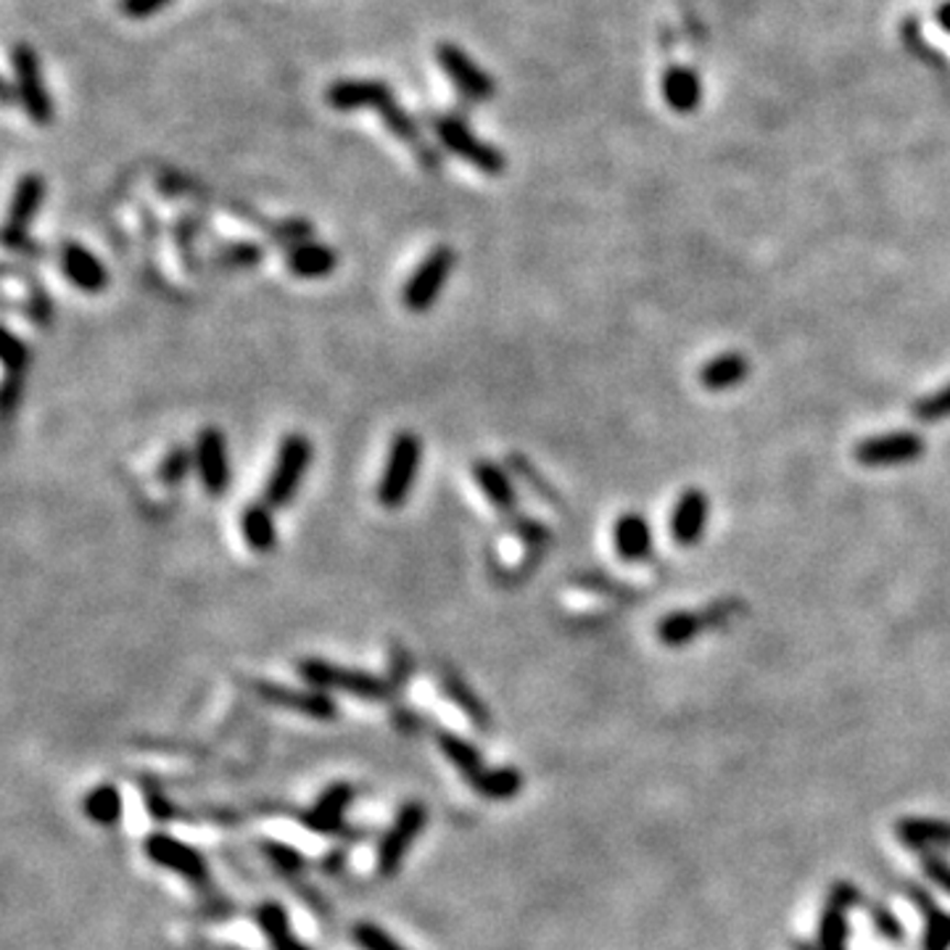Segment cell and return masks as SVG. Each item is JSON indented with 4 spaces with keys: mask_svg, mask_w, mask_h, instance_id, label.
I'll return each instance as SVG.
<instances>
[{
    "mask_svg": "<svg viewBox=\"0 0 950 950\" xmlns=\"http://www.w3.org/2000/svg\"><path fill=\"white\" fill-rule=\"evenodd\" d=\"M241 534L245 547L256 555H270L277 547V526H275V510L267 502L245 504L241 513Z\"/></svg>",
    "mask_w": 950,
    "mask_h": 950,
    "instance_id": "7402d4cb",
    "label": "cell"
},
{
    "mask_svg": "<svg viewBox=\"0 0 950 950\" xmlns=\"http://www.w3.org/2000/svg\"><path fill=\"white\" fill-rule=\"evenodd\" d=\"M938 24L946 32H950V0H948V3H942L940 9H938Z\"/></svg>",
    "mask_w": 950,
    "mask_h": 950,
    "instance_id": "f907efd6",
    "label": "cell"
},
{
    "mask_svg": "<svg viewBox=\"0 0 950 950\" xmlns=\"http://www.w3.org/2000/svg\"><path fill=\"white\" fill-rule=\"evenodd\" d=\"M663 98H666L670 111H676V114H692L702 98L700 77L692 69L674 66L663 77Z\"/></svg>",
    "mask_w": 950,
    "mask_h": 950,
    "instance_id": "484cf974",
    "label": "cell"
},
{
    "mask_svg": "<svg viewBox=\"0 0 950 950\" xmlns=\"http://www.w3.org/2000/svg\"><path fill=\"white\" fill-rule=\"evenodd\" d=\"M702 626H706V621L697 613H670L657 626V636L668 647H681V644L692 642Z\"/></svg>",
    "mask_w": 950,
    "mask_h": 950,
    "instance_id": "1f68e13d",
    "label": "cell"
},
{
    "mask_svg": "<svg viewBox=\"0 0 950 950\" xmlns=\"http://www.w3.org/2000/svg\"><path fill=\"white\" fill-rule=\"evenodd\" d=\"M708 515L710 502L706 491H684L674 504V513H670V536H674V542H679L681 547H692V544L700 542L702 534H706Z\"/></svg>",
    "mask_w": 950,
    "mask_h": 950,
    "instance_id": "e0dca14e",
    "label": "cell"
},
{
    "mask_svg": "<svg viewBox=\"0 0 950 950\" xmlns=\"http://www.w3.org/2000/svg\"><path fill=\"white\" fill-rule=\"evenodd\" d=\"M58 264H62L66 281L75 285L77 291H83V294L96 296L109 288V270H106V264L92 254L88 245L75 241L64 243Z\"/></svg>",
    "mask_w": 950,
    "mask_h": 950,
    "instance_id": "9a60e30c",
    "label": "cell"
},
{
    "mask_svg": "<svg viewBox=\"0 0 950 950\" xmlns=\"http://www.w3.org/2000/svg\"><path fill=\"white\" fill-rule=\"evenodd\" d=\"M296 670L309 687L323 689V692H343L364 702H385L396 695L391 679H381V676L360 668L338 666V663L323 660V657H302L296 663Z\"/></svg>",
    "mask_w": 950,
    "mask_h": 950,
    "instance_id": "6da1fadb",
    "label": "cell"
},
{
    "mask_svg": "<svg viewBox=\"0 0 950 950\" xmlns=\"http://www.w3.org/2000/svg\"><path fill=\"white\" fill-rule=\"evenodd\" d=\"M85 816L98 827H114L124 813V800L114 784H98L83 800Z\"/></svg>",
    "mask_w": 950,
    "mask_h": 950,
    "instance_id": "f546056e",
    "label": "cell"
},
{
    "mask_svg": "<svg viewBox=\"0 0 950 950\" xmlns=\"http://www.w3.org/2000/svg\"><path fill=\"white\" fill-rule=\"evenodd\" d=\"M378 117L383 119V128L389 130L396 141L410 145V151L417 156V162H421L425 170L430 172L438 170L441 156H438L436 149H430V143L423 138V130L421 124H417V119L412 117L410 111L396 101V98H391L389 103H383L381 109H378Z\"/></svg>",
    "mask_w": 950,
    "mask_h": 950,
    "instance_id": "2e32d148",
    "label": "cell"
},
{
    "mask_svg": "<svg viewBox=\"0 0 950 950\" xmlns=\"http://www.w3.org/2000/svg\"><path fill=\"white\" fill-rule=\"evenodd\" d=\"M423 462V441L412 430H398L391 441L389 457H385L383 473L378 478L375 496L385 510H398L410 500V491L415 487L417 470Z\"/></svg>",
    "mask_w": 950,
    "mask_h": 950,
    "instance_id": "7a4b0ae2",
    "label": "cell"
},
{
    "mask_svg": "<svg viewBox=\"0 0 950 950\" xmlns=\"http://www.w3.org/2000/svg\"><path fill=\"white\" fill-rule=\"evenodd\" d=\"M468 784L478 795L487 797V800H510V797H515L523 789V774L513 766L487 768Z\"/></svg>",
    "mask_w": 950,
    "mask_h": 950,
    "instance_id": "4dcf8cb0",
    "label": "cell"
},
{
    "mask_svg": "<svg viewBox=\"0 0 950 950\" xmlns=\"http://www.w3.org/2000/svg\"><path fill=\"white\" fill-rule=\"evenodd\" d=\"M515 531L523 536V539L536 544V542H547V528L539 526L536 521H517Z\"/></svg>",
    "mask_w": 950,
    "mask_h": 950,
    "instance_id": "c3c4849f",
    "label": "cell"
},
{
    "mask_svg": "<svg viewBox=\"0 0 950 950\" xmlns=\"http://www.w3.org/2000/svg\"><path fill=\"white\" fill-rule=\"evenodd\" d=\"M351 940H354V946L360 950H410L407 946H402L394 935L385 932L383 927L373 925V921H357V925L351 927Z\"/></svg>",
    "mask_w": 950,
    "mask_h": 950,
    "instance_id": "836d02e7",
    "label": "cell"
},
{
    "mask_svg": "<svg viewBox=\"0 0 950 950\" xmlns=\"http://www.w3.org/2000/svg\"><path fill=\"white\" fill-rule=\"evenodd\" d=\"M473 478L478 489L483 491V496L500 510L502 515H513L517 510V491L515 481L510 476L507 468H502L494 460H476L473 462Z\"/></svg>",
    "mask_w": 950,
    "mask_h": 950,
    "instance_id": "ffe728a7",
    "label": "cell"
},
{
    "mask_svg": "<svg viewBox=\"0 0 950 950\" xmlns=\"http://www.w3.org/2000/svg\"><path fill=\"white\" fill-rule=\"evenodd\" d=\"M26 362H30V349L13 330H3V368L6 375H22Z\"/></svg>",
    "mask_w": 950,
    "mask_h": 950,
    "instance_id": "8d00e7d4",
    "label": "cell"
},
{
    "mask_svg": "<svg viewBox=\"0 0 950 950\" xmlns=\"http://www.w3.org/2000/svg\"><path fill=\"white\" fill-rule=\"evenodd\" d=\"M914 415L925 423L946 421V417H950V385L940 389L938 394L919 398V402L914 404Z\"/></svg>",
    "mask_w": 950,
    "mask_h": 950,
    "instance_id": "f35d334b",
    "label": "cell"
},
{
    "mask_svg": "<svg viewBox=\"0 0 950 950\" xmlns=\"http://www.w3.org/2000/svg\"><path fill=\"white\" fill-rule=\"evenodd\" d=\"M866 906H869V914H872L876 929H880V932L885 935L887 940H895V942L903 940V925H900L898 916H895L893 911H887L882 903H866Z\"/></svg>",
    "mask_w": 950,
    "mask_h": 950,
    "instance_id": "b9f144b4",
    "label": "cell"
},
{
    "mask_svg": "<svg viewBox=\"0 0 950 950\" xmlns=\"http://www.w3.org/2000/svg\"><path fill=\"white\" fill-rule=\"evenodd\" d=\"M351 800H354V787H351V784L347 782L330 784V787L317 797L315 806L302 816L304 827L317 834L343 832V816H347V808Z\"/></svg>",
    "mask_w": 950,
    "mask_h": 950,
    "instance_id": "ac0fdd59",
    "label": "cell"
},
{
    "mask_svg": "<svg viewBox=\"0 0 950 950\" xmlns=\"http://www.w3.org/2000/svg\"><path fill=\"white\" fill-rule=\"evenodd\" d=\"M262 256H264V249L254 243L225 245V249L219 251V262L232 264V267H251V264L262 262Z\"/></svg>",
    "mask_w": 950,
    "mask_h": 950,
    "instance_id": "ab89813d",
    "label": "cell"
},
{
    "mask_svg": "<svg viewBox=\"0 0 950 950\" xmlns=\"http://www.w3.org/2000/svg\"><path fill=\"white\" fill-rule=\"evenodd\" d=\"M394 96V90H391V85L385 83V79H336V83L328 85V90H325V103L330 106L334 111H341V114H349V111H364V109H373L378 114V109H381L383 103H389Z\"/></svg>",
    "mask_w": 950,
    "mask_h": 950,
    "instance_id": "5bb4252c",
    "label": "cell"
},
{
    "mask_svg": "<svg viewBox=\"0 0 950 950\" xmlns=\"http://www.w3.org/2000/svg\"><path fill=\"white\" fill-rule=\"evenodd\" d=\"M249 689L254 692L256 700L283 710H294V713L307 716L312 721H334L338 716V706L334 702V697L323 692V689H315V687L296 689V687H288V684L264 681V679H254L249 684Z\"/></svg>",
    "mask_w": 950,
    "mask_h": 950,
    "instance_id": "30bf717a",
    "label": "cell"
},
{
    "mask_svg": "<svg viewBox=\"0 0 950 950\" xmlns=\"http://www.w3.org/2000/svg\"><path fill=\"white\" fill-rule=\"evenodd\" d=\"M457 254L451 245H436L428 256L417 264L410 281L402 288V302L410 312H428L441 296L444 285L449 283L451 270H455Z\"/></svg>",
    "mask_w": 950,
    "mask_h": 950,
    "instance_id": "ba28073f",
    "label": "cell"
},
{
    "mask_svg": "<svg viewBox=\"0 0 950 950\" xmlns=\"http://www.w3.org/2000/svg\"><path fill=\"white\" fill-rule=\"evenodd\" d=\"M895 837L911 850L950 848V823L938 819H900L895 823Z\"/></svg>",
    "mask_w": 950,
    "mask_h": 950,
    "instance_id": "83f0119b",
    "label": "cell"
},
{
    "mask_svg": "<svg viewBox=\"0 0 950 950\" xmlns=\"http://www.w3.org/2000/svg\"><path fill=\"white\" fill-rule=\"evenodd\" d=\"M430 130H434L438 143L444 145V151L468 162L470 167H476L481 175L500 177L504 175V170H507V156H504L494 143L478 138L462 119L451 114H434L430 117Z\"/></svg>",
    "mask_w": 950,
    "mask_h": 950,
    "instance_id": "3957f363",
    "label": "cell"
},
{
    "mask_svg": "<svg viewBox=\"0 0 950 950\" xmlns=\"http://www.w3.org/2000/svg\"><path fill=\"white\" fill-rule=\"evenodd\" d=\"M172 0H117V9L122 17L128 19H149L159 13L162 9H167Z\"/></svg>",
    "mask_w": 950,
    "mask_h": 950,
    "instance_id": "7bdbcfd3",
    "label": "cell"
},
{
    "mask_svg": "<svg viewBox=\"0 0 950 950\" xmlns=\"http://www.w3.org/2000/svg\"><path fill=\"white\" fill-rule=\"evenodd\" d=\"M615 553L626 563H644L653 557V528L647 517L640 513H626L615 521L613 528Z\"/></svg>",
    "mask_w": 950,
    "mask_h": 950,
    "instance_id": "44dd1931",
    "label": "cell"
},
{
    "mask_svg": "<svg viewBox=\"0 0 950 950\" xmlns=\"http://www.w3.org/2000/svg\"><path fill=\"white\" fill-rule=\"evenodd\" d=\"M45 201V177L37 172H26L24 177H19L17 190H13L9 217L3 225V245L6 249H22L26 243V232L30 225L35 222L40 206Z\"/></svg>",
    "mask_w": 950,
    "mask_h": 950,
    "instance_id": "8fae6325",
    "label": "cell"
},
{
    "mask_svg": "<svg viewBox=\"0 0 950 950\" xmlns=\"http://www.w3.org/2000/svg\"><path fill=\"white\" fill-rule=\"evenodd\" d=\"M143 853L156 866L167 869V872L183 876L185 882L196 885L198 889H209L211 872L201 850H196L188 842L177 840V837L154 832L143 840Z\"/></svg>",
    "mask_w": 950,
    "mask_h": 950,
    "instance_id": "52a82bcc",
    "label": "cell"
},
{
    "mask_svg": "<svg viewBox=\"0 0 950 950\" xmlns=\"http://www.w3.org/2000/svg\"><path fill=\"white\" fill-rule=\"evenodd\" d=\"M906 895L919 906L921 916H925V942H921V950H950V914L942 911L932 895L919 885H914V882L906 885Z\"/></svg>",
    "mask_w": 950,
    "mask_h": 950,
    "instance_id": "603a6c76",
    "label": "cell"
},
{
    "mask_svg": "<svg viewBox=\"0 0 950 950\" xmlns=\"http://www.w3.org/2000/svg\"><path fill=\"white\" fill-rule=\"evenodd\" d=\"M425 823H428V808H425V802L410 800L398 808L394 823L385 829L381 842H378V855H375L378 876L391 880V876L402 872V863L412 850V842L425 832Z\"/></svg>",
    "mask_w": 950,
    "mask_h": 950,
    "instance_id": "8992f818",
    "label": "cell"
},
{
    "mask_svg": "<svg viewBox=\"0 0 950 950\" xmlns=\"http://www.w3.org/2000/svg\"><path fill=\"white\" fill-rule=\"evenodd\" d=\"M921 869H925V874L929 880L935 882V885H940L946 893H950V863L942 861L940 855L925 853L921 855Z\"/></svg>",
    "mask_w": 950,
    "mask_h": 950,
    "instance_id": "ee69618b",
    "label": "cell"
},
{
    "mask_svg": "<svg viewBox=\"0 0 950 950\" xmlns=\"http://www.w3.org/2000/svg\"><path fill=\"white\" fill-rule=\"evenodd\" d=\"M196 473L201 478V487L209 496H222L230 487V455L228 438L219 428H204L196 438Z\"/></svg>",
    "mask_w": 950,
    "mask_h": 950,
    "instance_id": "4fadbf2b",
    "label": "cell"
},
{
    "mask_svg": "<svg viewBox=\"0 0 950 950\" xmlns=\"http://www.w3.org/2000/svg\"><path fill=\"white\" fill-rule=\"evenodd\" d=\"M410 668H412V660H410L407 649L396 647L394 655H391V684L396 687V692L404 687V684H407Z\"/></svg>",
    "mask_w": 950,
    "mask_h": 950,
    "instance_id": "bcb514c9",
    "label": "cell"
},
{
    "mask_svg": "<svg viewBox=\"0 0 950 950\" xmlns=\"http://www.w3.org/2000/svg\"><path fill=\"white\" fill-rule=\"evenodd\" d=\"M750 375V360L740 351H727V354L713 357L706 368L700 370V383L708 391H729L734 385L745 383Z\"/></svg>",
    "mask_w": 950,
    "mask_h": 950,
    "instance_id": "4316f807",
    "label": "cell"
},
{
    "mask_svg": "<svg viewBox=\"0 0 950 950\" xmlns=\"http://www.w3.org/2000/svg\"><path fill=\"white\" fill-rule=\"evenodd\" d=\"M338 264H341V256L330 245L315 241L291 245L288 254H285V267L298 281H323V277L334 275Z\"/></svg>",
    "mask_w": 950,
    "mask_h": 950,
    "instance_id": "d6986e66",
    "label": "cell"
},
{
    "mask_svg": "<svg viewBox=\"0 0 950 950\" xmlns=\"http://www.w3.org/2000/svg\"><path fill=\"white\" fill-rule=\"evenodd\" d=\"M190 468H196V457L190 455V449L175 447L164 457L162 465H159V478H162V483H167V487H177V483L190 473Z\"/></svg>",
    "mask_w": 950,
    "mask_h": 950,
    "instance_id": "d590c367",
    "label": "cell"
},
{
    "mask_svg": "<svg viewBox=\"0 0 950 950\" xmlns=\"http://www.w3.org/2000/svg\"><path fill=\"white\" fill-rule=\"evenodd\" d=\"M438 681H441V689L447 692L449 700L455 702V706L460 708L465 716H468V721L473 723L478 732H489L491 713H489L487 702H483L481 697L473 692V687H470V684L465 681L462 676L457 674V670H449V668L441 670Z\"/></svg>",
    "mask_w": 950,
    "mask_h": 950,
    "instance_id": "d4e9b609",
    "label": "cell"
},
{
    "mask_svg": "<svg viewBox=\"0 0 950 950\" xmlns=\"http://www.w3.org/2000/svg\"><path fill=\"white\" fill-rule=\"evenodd\" d=\"M256 925L264 932L272 950H312L307 942H302L291 932V919L283 903L264 900L256 906Z\"/></svg>",
    "mask_w": 950,
    "mask_h": 950,
    "instance_id": "cb8c5ba5",
    "label": "cell"
},
{
    "mask_svg": "<svg viewBox=\"0 0 950 950\" xmlns=\"http://www.w3.org/2000/svg\"><path fill=\"white\" fill-rule=\"evenodd\" d=\"M434 56L438 69L451 79V85H455V90L460 92L462 98L481 103L491 101V98L496 96L494 77H491L487 69H481V66L476 64V58L457 43L441 40V43L436 45Z\"/></svg>",
    "mask_w": 950,
    "mask_h": 950,
    "instance_id": "9c48e42d",
    "label": "cell"
},
{
    "mask_svg": "<svg viewBox=\"0 0 950 950\" xmlns=\"http://www.w3.org/2000/svg\"><path fill=\"white\" fill-rule=\"evenodd\" d=\"M927 451L925 438L911 430H898V434H882L863 438L855 447L853 457L866 468H895V465H906L919 460Z\"/></svg>",
    "mask_w": 950,
    "mask_h": 950,
    "instance_id": "7c38bea8",
    "label": "cell"
},
{
    "mask_svg": "<svg viewBox=\"0 0 950 950\" xmlns=\"http://www.w3.org/2000/svg\"><path fill=\"white\" fill-rule=\"evenodd\" d=\"M19 396H22V381H19V375H6L3 394H0V402H3L6 415H11L13 407H17Z\"/></svg>",
    "mask_w": 950,
    "mask_h": 950,
    "instance_id": "7dc6e473",
    "label": "cell"
},
{
    "mask_svg": "<svg viewBox=\"0 0 950 950\" xmlns=\"http://www.w3.org/2000/svg\"><path fill=\"white\" fill-rule=\"evenodd\" d=\"M829 903H832V906H840V908H845V911H850V908L859 906V903H863V898H861L859 887H853V885H850V882H837V885L832 887V893H829Z\"/></svg>",
    "mask_w": 950,
    "mask_h": 950,
    "instance_id": "f6af8a7d",
    "label": "cell"
},
{
    "mask_svg": "<svg viewBox=\"0 0 950 950\" xmlns=\"http://www.w3.org/2000/svg\"><path fill=\"white\" fill-rule=\"evenodd\" d=\"M3 101H6V106L19 103V90H17V83H13V79H6L3 83Z\"/></svg>",
    "mask_w": 950,
    "mask_h": 950,
    "instance_id": "681fc988",
    "label": "cell"
},
{
    "mask_svg": "<svg viewBox=\"0 0 950 950\" xmlns=\"http://www.w3.org/2000/svg\"><path fill=\"white\" fill-rule=\"evenodd\" d=\"M510 468H513V473L517 476V478H523V481L528 483L531 487V491H536V494L542 496V500H547V502H557V494H555V489L553 487H547V481H544V478L536 473V468L534 465H531L526 457H521V455H510Z\"/></svg>",
    "mask_w": 950,
    "mask_h": 950,
    "instance_id": "74e56055",
    "label": "cell"
},
{
    "mask_svg": "<svg viewBox=\"0 0 950 950\" xmlns=\"http://www.w3.org/2000/svg\"><path fill=\"white\" fill-rule=\"evenodd\" d=\"M262 853L267 855V861L272 863V866L277 869V872L285 874V876H288V880H294V882L298 880V876H302L304 866H307L304 855L298 853V850L285 845V842L264 840L262 842Z\"/></svg>",
    "mask_w": 950,
    "mask_h": 950,
    "instance_id": "e575fe53",
    "label": "cell"
},
{
    "mask_svg": "<svg viewBox=\"0 0 950 950\" xmlns=\"http://www.w3.org/2000/svg\"><path fill=\"white\" fill-rule=\"evenodd\" d=\"M11 64H13V83L19 90V106L26 114L30 122H35L37 128H48L53 122V98L48 88H45L43 66H40L37 51L30 43H17L11 51Z\"/></svg>",
    "mask_w": 950,
    "mask_h": 950,
    "instance_id": "5b68a950",
    "label": "cell"
},
{
    "mask_svg": "<svg viewBox=\"0 0 950 950\" xmlns=\"http://www.w3.org/2000/svg\"><path fill=\"white\" fill-rule=\"evenodd\" d=\"M272 236H275L277 243H307V238L312 236V225L307 219H285V222L272 228Z\"/></svg>",
    "mask_w": 950,
    "mask_h": 950,
    "instance_id": "60d3db41",
    "label": "cell"
},
{
    "mask_svg": "<svg viewBox=\"0 0 950 950\" xmlns=\"http://www.w3.org/2000/svg\"><path fill=\"white\" fill-rule=\"evenodd\" d=\"M434 740L438 750H441L444 755H447V761L455 766L468 782H473L478 774H483V758L481 753H478L476 745H470L468 740H462L460 734L449 732V729H436Z\"/></svg>",
    "mask_w": 950,
    "mask_h": 950,
    "instance_id": "f1b7e54d",
    "label": "cell"
},
{
    "mask_svg": "<svg viewBox=\"0 0 950 950\" xmlns=\"http://www.w3.org/2000/svg\"><path fill=\"white\" fill-rule=\"evenodd\" d=\"M312 462V441L304 434H288L277 449L267 483H264V502L272 510H281L298 494L304 476Z\"/></svg>",
    "mask_w": 950,
    "mask_h": 950,
    "instance_id": "277c9868",
    "label": "cell"
},
{
    "mask_svg": "<svg viewBox=\"0 0 950 950\" xmlns=\"http://www.w3.org/2000/svg\"><path fill=\"white\" fill-rule=\"evenodd\" d=\"M848 911L829 903L821 914L819 948L816 950H848Z\"/></svg>",
    "mask_w": 950,
    "mask_h": 950,
    "instance_id": "d6a6232c",
    "label": "cell"
}]
</instances>
